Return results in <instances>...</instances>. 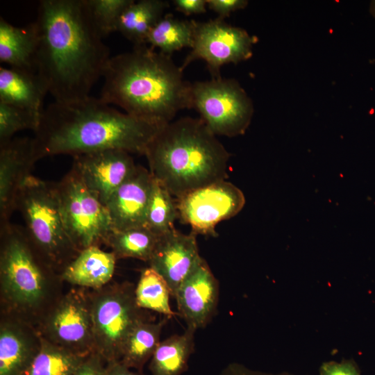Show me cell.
<instances>
[{
    "instance_id": "8",
    "label": "cell",
    "mask_w": 375,
    "mask_h": 375,
    "mask_svg": "<svg viewBox=\"0 0 375 375\" xmlns=\"http://www.w3.org/2000/svg\"><path fill=\"white\" fill-rule=\"evenodd\" d=\"M192 108L216 135L228 138L244 133L253 114L251 99L238 81L212 78L191 85Z\"/></svg>"
},
{
    "instance_id": "16",
    "label": "cell",
    "mask_w": 375,
    "mask_h": 375,
    "mask_svg": "<svg viewBox=\"0 0 375 375\" xmlns=\"http://www.w3.org/2000/svg\"><path fill=\"white\" fill-rule=\"evenodd\" d=\"M196 234H184L172 229L158 239L148 262L167 283L172 296L201 259Z\"/></svg>"
},
{
    "instance_id": "9",
    "label": "cell",
    "mask_w": 375,
    "mask_h": 375,
    "mask_svg": "<svg viewBox=\"0 0 375 375\" xmlns=\"http://www.w3.org/2000/svg\"><path fill=\"white\" fill-rule=\"evenodd\" d=\"M56 188L62 219L75 247L81 251L104 244L112 230L109 212L74 168L56 183Z\"/></svg>"
},
{
    "instance_id": "26",
    "label": "cell",
    "mask_w": 375,
    "mask_h": 375,
    "mask_svg": "<svg viewBox=\"0 0 375 375\" xmlns=\"http://www.w3.org/2000/svg\"><path fill=\"white\" fill-rule=\"evenodd\" d=\"M195 21L182 20L172 15L162 17L150 31L147 44L160 52L169 55L185 47L192 49Z\"/></svg>"
},
{
    "instance_id": "36",
    "label": "cell",
    "mask_w": 375,
    "mask_h": 375,
    "mask_svg": "<svg viewBox=\"0 0 375 375\" xmlns=\"http://www.w3.org/2000/svg\"><path fill=\"white\" fill-rule=\"evenodd\" d=\"M218 375H296L288 372L273 374L258 370H253L247 367L233 362L225 367Z\"/></svg>"
},
{
    "instance_id": "2",
    "label": "cell",
    "mask_w": 375,
    "mask_h": 375,
    "mask_svg": "<svg viewBox=\"0 0 375 375\" xmlns=\"http://www.w3.org/2000/svg\"><path fill=\"white\" fill-rule=\"evenodd\" d=\"M160 128L89 96L73 102L50 103L44 108L33 138L40 159L107 149L144 155Z\"/></svg>"
},
{
    "instance_id": "27",
    "label": "cell",
    "mask_w": 375,
    "mask_h": 375,
    "mask_svg": "<svg viewBox=\"0 0 375 375\" xmlns=\"http://www.w3.org/2000/svg\"><path fill=\"white\" fill-rule=\"evenodd\" d=\"M136 303L139 308L149 310L171 318L176 313L171 308V290L156 270L151 267L144 269L135 288Z\"/></svg>"
},
{
    "instance_id": "5",
    "label": "cell",
    "mask_w": 375,
    "mask_h": 375,
    "mask_svg": "<svg viewBox=\"0 0 375 375\" xmlns=\"http://www.w3.org/2000/svg\"><path fill=\"white\" fill-rule=\"evenodd\" d=\"M64 281L33 246L24 228L0 225L1 314L36 328L63 294Z\"/></svg>"
},
{
    "instance_id": "6",
    "label": "cell",
    "mask_w": 375,
    "mask_h": 375,
    "mask_svg": "<svg viewBox=\"0 0 375 375\" xmlns=\"http://www.w3.org/2000/svg\"><path fill=\"white\" fill-rule=\"evenodd\" d=\"M30 242L44 260L61 275L81 252L69 238L60 212L56 183L30 176L17 196Z\"/></svg>"
},
{
    "instance_id": "13",
    "label": "cell",
    "mask_w": 375,
    "mask_h": 375,
    "mask_svg": "<svg viewBox=\"0 0 375 375\" xmlns=\"http://www.w3.org/2000/svg\"><path fill=\"white\" fill-rule=\"evenodd\" d=\"M72 168L87 188L106 203L135 172L137 165L130 153L107 149L73 156Z\"/></svg>"
},
{
    "instance_id": "35",
    "label": "cell",
    "mask_w": 375,
    "mask_h": 375,
    "mask_svg": "<svg viewBox=\"0 0 375 375\" xmlns=\"http://www.w3.org/2000/svg\"><path fill=\"white\" fill-rule=\"evenodd\" d=\"M175 9L185 15H199L206 12V0H174Z\"/></svg>"
},
{
    "instance_id": "25",
    "label": "cell",
    "mask_w": 375,
    "mask_h": 375,
    "mask_svg": "<svg viewBox=\"0 0 375 375\" xmlns=\"http://www.w3.org/2000/svg\"><path fill=\"white\" fill-rule=\"evenodd\" d=\"M158 239V235L146 226L124 230L112 229L104 244L111 249L117 260L132 258L148 262Z\"/></svg>"
},
{
    "instance_id": "28",
    "label": "cell",
    "mask_w": 375,
    "mask_h": 375,
    "mask_svg": "<svg viewBox=\"0 0 375 375\" xmlns=\"http://www.w3.org/2000/svg\"><path fill=\"white\" fill-rule=\"evenodd\" d=\"M86 356L74 354L42 338L38 353L21 375H73Z\"/></svg>"
},
{
    "instance_id": "15",
    "label": "cell",
    "mask_w": 375,
    "mask_h": 375,
    "mask_svg": "<svg viewBox=\"0 0 375 375\" xmlns=\"http://www.w3.org/2000/svg\"><path fill=\"white\" fill-rule=\"evenodd\" d=\"M38 160L33 138H15L0 145V225L10 222L19 190Z\"/></svg>"
},
{
    "instance_id": "33",
    "label": "cell",
    "mask_w": 375,
    "mask_h": 375,
    "mask_svg": "<svg viewBox=\"0 0 375 375\" xmlns=\"http://www.w3.org/2000/svg\"><path fill=\"white\" fill-rule=\"evenodd\" d=\"M319 375H360V371L353 360H331L322 364Z\"/></svg>"
},
{
    "instance_id": "34",
    "label": "cell",
    "mask_w": 375,
    "mask_h": 375,
    "mask_svg": "<svg viewBox=\"0 0 375 375\" xmlns=\"http://www.w3.org/2000/svg\"><path fill=\"white\" fill-rule=\"evenodd\" d=\"M207 7L216 12L218 18L225 17L236 10L244 9L248 5L246 0H206Z\"/></svg>"
},
{
    "instance_id": "22",
    "label": "cell",
    "mask_w": 375,
    "mask_h": 375,
    "mask_svg": "<svg viewBox=\"0 0 375 375\" xmlns=\"http://www.w3.org/2000/svg\"><path fill=\"white\" fill-rule=\"evenodd\" d=\"M163 0L132 1L122 12L116 31L133 44L140 46L147 44V37L168 8Z\"/></svg>"
},
{
    "instance_id": "10",
    "label": "cell",
    "mask_w": 375,
    "mask_h": 375,
    "mask_svg": "<svg viewBox=\"0 0 375 375\" xmlns=\"http://www.w3.org/2000/svg\"><path fill=\"white\" fill-rule=\"evenodd\" d=\"M90 289L72 288L59 298L37 327L41 337L74 354L94 351Z\"/></svg>"
},
{
    "instance_id": "31",
    "label": "cell",
    "mask_w": 375,
    "mask_h": 375,
    "mask_svg": "<svg viewBox=\"0 0 375 375\" xmlns=\"http://www.w3.org/2000/svg\"><path fill=\"white\" fill-rule=\"evenodd\" d=\"M41 117L24 108L0 102V145L13 138L18 131L38 129Z\"/></svg>"
},
{
    "instance_id": "14",
    "label": "cell",
    "mask_w": 375,
    "mask_h": 375,
    "mask_svg": "<svg viewBox=\"0 0 375 375\" xmlns=\"http://www.w3.org/2000/svg\"><path fill=\"white\" fill-rule=\"evenodd\" d=\"M219 285L202 257L178 288L174 298L187 327L205 328L217 311Z\"/></svg>"
},
{
    "instance_id": "18",
    "label": "cell",
    "mask_w": 375,
    "mask_h": 375,
    "mask_svg": "<svg viewBox=\"0 0 375 375\" xmlns=\"http://www.w3.org/2000/svg\"><path fill=\"white\" fill-rule=\"evenodd\" d=\"M42 345V337L33 325L1 314L0 375H21Z\"/></svg>"
},
{
    "instance_id": "30",
    "label": "cell",
    "mask_w": 375,
    "mask_h": 375,
    "mask_svg": "<svg viewBox=\"0 0 375 375\" xmlns=\"http://www.w3.org/2000/svg\"><path fill=\"white\" fill-rule=\"evenodd\" d=\"M91 20L103 39L116 31L118 20L133 0H84Z\"/></svg>"
},
{
    "instance_id": "23",
    "label": "cell",
    "mask_w": 375,
    "mask_h": 375,
    "mask_svg": "<svg viewBox=\"0 0 375 375\" xmlns=\"http://www.w3.org/2000/svg\"><path fill=\"white\" fill-rule=\"evenodd\" d=\"M195 332V329L187 327L182 334H174L160 341L150 359L151 375L183 374L194 352Z\"/></svg>"
},
{
    "instance_id": "12",
    "label": "cell",
    "mask_w": 375,
    "mask_h": 375,
    "mask_svg": "<svg viewBox=\"0 0 375 375\" xmlns=\"http://www.w3.org/2000/svg\"><path fill=\"white\" fill-rule=\"evenodd\" d=\"M178 218L197 234L216 236L215 227L243 208V192L226 180L193 190L176 199Z\"/></svg>"
},
{
    "instance_id": "3",
    "label": "cell",
    "mask_w": 375,
    "mask_h": 375,
    "mask_svg": "<svg viewBox=\"0 0 375 375\" xmlns=\"http://www.w3.org/2000/svg\"><path fill=\"white\" fill-rule=\"evenodd\" d=\"M169 55L147 44L111 57L103 74L100 99L159 127L192 108L191 85Z\"/></svg>"
},
{
    "instance_id": "29",
    "label": "cell",
    "mask_w": 375,
    "mask_h": 375,
    "mask_svg": "<svg viewBox=\"0 0 375 375\" xmlns=\"http://www.w3.org/2000/svg\"><path fill=\"white\" fill-rule=\"evenodd\" d=\"M177 218L178 212L176 199L161 183L153 178L144 226L160 235L175 228L174 222Z\"/></svg>"
},
{
    "instance_id": "1",
    "label": "cell",
    "mask_w": 375,
    "mask_h": 375,
    "mask_svg": "<svg viewBox=\"0 0 375 375\" xmlns=\"http://www.w3.org/2000/svg\"><path fill=\"white\" fill-rule=\"evenodd\" d=\"M34 22L35 71L55 101L69 103L90 96L111 57L85 1H40Z\"/></svg>"
},
{
    "instance_id": "4",
    "label": "cell",
    "mask_w": 375,
    "mask_h": 375,
    "mask_svg": "<svg viewBox=\"0 0 375 375\" xmlns=\"http://www.w3.org/2000/svg\"><path fill=\"white\" fill-rule=\"evenodd\" d=\"M201 118L173 120L161 127L144 156L152 176L176 199L226 180L230 157Z\"/></svg>"
},
{
    "instance_id": "38",
    "label": "cell",
    "mask_w": 375,
    "mask_h": 375,
    "mask_svg": "<svg viewBox=\"0 0 375 375\" xmlns=\"http://www.w3.org/2000/svg\"><path fill=\"white\" fill-rule=\"evenodd\" d=\"M369 12L371 15L375 19V0L372 1L369 4Z\"/></svg>"
},
{
    "instance_id": "11",
    "label": "cell",
    "mask_w": 375,
    "mask_h": 375,
    "mask_svg": "<svg viewBox=\"0 0 375 375\" xmlns=\"http://www.w3.org/2000/svg\"><path fill=\"white\" fill-rule=\"evenodd\" d=\"M254 37L246 30L217 18L205 22L195 21L192 51L184 60L183 70L192 62L201 59L207 63L212 78L221 77L220 68L225 64H237L252 56Z\"/></svg>"
},
{
    "instance_id": "21",
    "label": "cell",
    "mask_w": 375,
    "mask_h": 375,
    "mask_svg": "<svg viewBox=\"0 0 375 375\" xmlns=\"http://www.w3.org/2000/svg\"><path fill=\"white\" fill-rule=\"evenodd\" d=\"M38 35L35 22L17 27L0 18V61L10 67L36 72Z\"/></svg>"
},
{
    "instance_id": "19",
    "label": "cell",
    "mask_w": 375,
    "mask_h": 375,
    "mask_svg": "<svg viewBox=\"0 0 375 375\" xmlns=\"http://www.w3.org/2000/svg\"><path fill=\"white\" fill-rule=\"evenodd\" d=\"M47 93L48 86L37 72L0 67V102L26 109L41 117Z\"/></svg>"
},
{
    "instance_id": "37",
    "label": "cell",
    "mask_w": 375,
    "mask_h": 375,
    "mask_svg": "<svg viewBox=\"0 0 375 375\" xmlns=\"http://www.w3.org/2000/svg\"><path fill=\"white\" fill-rule=\"evenodd\" d=\"M106 375H145L142 372L133 369L120 361L107 363Z\"/></svg>"
},
{
    "instance_id": "32",
    "label": "cell",
    "mask_w": 375,
    "mask_h": 375,
    "mask_svg": "<svg viewBox=\"0 0 375 375\" xmlns=\"http://www.w3.org/2000/svg\"><path fill=\"white\" fill-rule=\"evenodd\" d=\"M107 362L97 352L88 355L78 366L73 375H106Z\"/></svg>"
},
{
    "instance_id": "24",
    "label": "cell",
    "mask_w": 375,
    "mask_h": 375,
    "mask_svg": "<svg viewBox=\"0 0 375 375\" xmlns=\"http://www.w3.org/2000/svg\"><path fill=\"white\" fill-rule=\"evenodd\" d=\"M169 319L165 317L157 322L147 319L139 323L127 338L120 362L142 372L160 342L162 328Z\"/></svg>"
},
{
    "instance_id": "17",
    "label": "cell",
    "mask_w": 375,
    "mask_h": 375,
    "mask_svg": "<svg viewBox=\"0 0 375 375\" xmlns=\"http://www.w3.org/2000/svg\"><path fill=\"white\" fill-rule=\"evenodd\" d=\"M153 181L149 170L137 165L133 174L111 195L106 206L112 229L144 226Z\"/></svg>"
},
{
    "instance_id": "7",
    "label": "cell",
    "mask_w": 375,
    "mask_h": 375,
    "mask_svg": "<svg viewBox=\"0 0 375 375\" xmlns=\"http://www.w3.org/2000/svg\"><path fill=\"white\" fill-rule=\"evenodd\" d=\"M135 288L133 283L124 281L90 290L94 351L107 363L120 361L133 329L149 319L136 303Z\"/></svg>"
},
{
    "instance_id": "20",
    "label": "cell",
    "mask_w": 375,
    "mask_h": 375,
    "mask_svg": "<svg viewBox=\"0 0 375 375\" xmlns=\"http://www.w3.org/2000/svg\"><path fill=\"white\" fill-rule=\"evenodd\" d=\"M116 261L112 251H104L98 246H91L81 251L60 276L64 282L72 285L97 290L110 282Z\"/></svg>"
}]
</instances>
